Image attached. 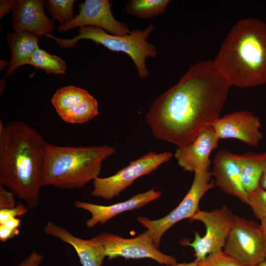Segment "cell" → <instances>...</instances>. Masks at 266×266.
I'll use <instances>...</instances> for the list:
<instances>
[{"label":"cell","instance_id":"cell-1","mask_svg":"<svg viewBox=\"0 0 266 266\" xmlns=\"http://www.w3.org/2000/svg\"><path fill=\"white\" fill-rule=\"evenodd\" d=\"M230 87L213 61L200 62L154 101L146 122L156 139L185 146L221 116Z\"/></svg>","mask_w":266,"mask_h":266},{"label":"cell","instance_id":"cell-2","mask_svg":"<svg viewBox=\"0 0 266 266\" xmlns=\"http://www.w3.org/2000/svg\"><path fill=\"white\" fill-rule=\"evenodd\" d=\"M4 146L0 151V185L24 200L31 209L39 203L42 174L47 143L26 123L6 125Z\"/></svg>","mask_w":266,"mask_h":266},{"label":"cell","instance_id":"cell-3","mask_svg":"<svg viewBox=\"0 0 266 266\" xmlns=\"http://www.w3.org/2000/svg\"><path fill=\"white\" fill-rule=\"evenodd\" d=\"M213 61L231 86L266 84V24L254 18L237 21Z\"/></svg>","mask_w":266,"mask_h":266},{"label":"cell","instance_id":"cell-4","mask_svg":"<svg viewBox=\"0 0 266 266\" xmlns=\"http://www.w3.org/2000/svg\"><path fill=\"white\" fill-rule=\"evenodd\" d=\"M115 152L108 145L61 146L47 143L42 186L81 189L98 177L103 161Z\"/></svg>","mask_w":266,"mask_h":266},{"label":"cell","instance_id":"cell-5","mask_svg":"<svg viewBox=\"0 0 266 266\" xmlns=\"http://www.w3.org/2000/svg\"><path fill=\"white\" fill-rule=\"evenodd\" d=\"M154 28L150 24L142 30L133 31L125 35H115L98 27L85 26L79 28L78 34L72 38H60L51 34L46 37L54 40L61 48H72L79 40L89 39L110 51L125 53L133 62L139 78L144 79L149 76L145 63L146 58H154L157 54L155 46L147 42Z\"/></svg>","mask_w":266,"mask_h":266},{"label":"cell","instance_id":"cell-6","mask_svg":"<svg viewBox=\"0 0 266 266\" xmlns=\"http://www.w3.org/2000/svg\"><path fill=\"white\" fill-rule=\"evenodd\" d=\"M192 185L178 205L165 217L157 220L138 216L137 221L152 238L155 245L159 248L163 234L177 222L187 218L191 219L199 209V204L204 195L215 186L211 181L212 173L209 170H198L194 172Z\"/></svg>","mask_w":266,"mask_h":266},{"label":"cell","instance_id":"cell-7","mask_svg":"<svg viewBox=\"0 0 266 266\" xmlns=\"http://www.w3.org/2000/svg\"><path fill=\"white\" fill-rule=\"evenodd\" d=\"M172 157L170 152H149L130 161L126 167L106 177H96L93 181V197L110 200L117 197L137 178L150 173Z\"/></svg>","mask_w":266,"mask_h":266},{"label":"cell","instance_id":"cell-8","mask_svg":"<svg viewBox=\"0 0 266 266\" xmlns=\"http://www.w3.org/2000/svg\"><path fill=\"white\" fill-rule=\"evenodd\" d=\"M224 248V252L241 266H256L265 260V245L260 225L234 215Z\"/></svg>","mask_w":266,"mask_h":266},{"label":"cell","instance_id":"cell-9","mask_svg":"<svg viewBox=\"0 0 266 266\" xmlns=\"http://www.w3.org/2000/svg\"><path fill=\"white\" fill-rule=\"evenodd\" d=\"M233 215L226 206L211 211L199 209L191 220L202 222L206 232L200 236L195 233L193 242L183 241L184 245L193 248L194 257L198 261L204 259L209 255L221 252L231 230Z\"/></svg>","mask_w":266,"mask_h":266},{"label":"cell","instance_id":"cell-10","mask_svg":"<svg viewBox=\"0 0 266 266\" xmlns=\"http://www.w3.org/2000/svg\"><path fill=\"white\" fill-rule=\"evenodd\" d=\"M96 236L103 245L106 257L109 260L121 257L125 259L149 258L161 265L169 266L177 263L174 257L159 250L147 230L131 238L107 232Z\"/></svg>","mask_w":266,"mask_h":266},{"label":"cell","instance_id":"cell-11","mask_svg":"<svg viewBox=\"0 0 266 266\" xmlns=\"http://www.w3.org/2000/svg\"><path fill=\"white\" fill-rule=\"evenodd\" d=\"M112 5L108 0H85L79 4V14L70 21L60 25V32L77 27L93 26L115 35H125L131 32L126 24L117 21L111 11Z\"/></svg>","mask_w":266,"mask_h":266},{"label":"cell","instance_id":"cell-12","mask_svg":"<svg viewBox=\"0 0 266 266\" xmlns=\"http://www.w3.org/2000/svg\"><path fill=\"white\" fill-rule=\"evenodd\" d=\"M260 118L252 112L242 110L220 116L212 128L220 139L233 138L251 146H257L263 138Z\"/></svg>","mask_w":266,"mask_h":266},{"label":"cell","instance_id":"cell-13","mask_svg":"<svg viewBox=\"0 0 266 266\" xmlns=\"http://www.w3.org/2000/svg\"><path fill=\"white\" fill-rule=\"evenodd\" d=\"M219 140L211 127L202 131L190 143L178 147L174 156L178 165L186 171L209 170L211 163L210 155L218 147Z\"/></svg>","mask_w":266,"mask_h":266},{"label":"cell","instance_id":"cell-14","mask_svg":"<svg viewBox=\"0 0 266 266\" xmlns=\"http://www.w3.org/2000/svg\"><path fill=\"white\" fill-rule=\"evenodd\" d=\"M45 5L43 0H17L12 15L14 32H27L38 37L51 34L54 24L46 15Z\"/></svg>","mask_w":266,"mask_h":266},{"label":"cell","instance_id":"cell-15","mask_svg":"<svg viewBox=\"0 0 266 266\" xmlns=\"http://www.w3.org/2000/svg\"><path fill=\"white\" fill-rule=\"evenodd\" d=\"M162 192L155 189L137 194L128 200L109 205H101L90 202L76 200L74 205L76 208L87 211L91 217L86 222L88 228L98 224L103 225L117 215L129 210L138 209L158 199Z\"/></svg>","mask_w":266,"mask_h":266},{"label":"cell","instance_id":"cell-16","mask_svg":"<svg viewBox=\"0 0 266 266\" xmlns=\"http://www.w3.org/2000/svg\"><path fill=\"white\" fill-rule=\"evenodd\" d=\"M212 164L215 186L248 204V193L243 186L235 154L223 149L216 154Z\"/></svg>","mask_w":266,"mask_h":266},{"label":"cell","instance_id":"cell-17","mask_svg":"<svg viewBox=\"0 0 266 266\" xmlns=\"http://www.w3.org/2000/svg\"><path fill=\"white\" fill-rule=\"evenodd\" d=\"M47 235L71 245L76 251L82 266H101L106 255L103 245L96 236L84 239L75 236L63 227L48 222L44 227Z\"/></svg>","mask_w":266,"mask_h":266},{"label":"cell","instance_id":"cell-18","mask_svg":"<svg viewBox=\"0 0 266 266\" xmlns=\"http://www.w3.org/2000/svg\"><path fill=\"white\" fill-rule=\"evenodd\" d=\"M39 37L27 32H14L6 35L7 44L11 52V57L5 74L11 75L18 67L29 65L31 58L36 50Z\"/></svg>","mask_w":266,"mask_h":266},{"label":"cell","instance_id":"cell-19","mask_svg":"<svg viewBox=\"0 0 266 266\" xmlns=\"http://www.w3.org/2000/svg\"><path fill=\"white\" fill-rule=\"evenodd\" d=\"M235 157L243 186L249 193L260 186L266 166V151L262 153L248 151L242 154H235Z\"/></svg>","mask_w":266,"mask_h":266},{"label":"cell","instance_id":"cell-20","mask_svg":"<svg viewBox=\"0 0 266 266\" xmlns=\"http://www.w3.org/2000/svg\"><path fill=\"white\" fill-rule=\"evenodd\" d=\"M90 95L87 90L70 85L58 89L51 101L59 115L78 104Z\"/></svg>","mask_w":266,"mask_h":266},{"label":"cell","instance_id":"cell-21","mask_svg":"<svg viewBox=\"0 0 266 266\" xmlns=\"http://www.w3.org/2000/svg\"><path fill=\"white\" fill-rule=\"evenodd\" d=\"M99 113L98 102L91 95L78 104L59 115L65 122L82 124L90 121Z\"/></svg>","mask_w":266,"mask_h":266},{"label":"cell","instance_id":"cell-22","mask_svg":"<svg viewBox=\"0 0 266 266\" xmlns=\"http://www.w3.org/2000/svg\"><path fill=\"white\" fill-rule=\"evenodd\" d=\"M168 0H130L126 4L127 12L135 17L149 19L164 14Z\"/></svg>","mask_w":266,"mask_h":266},{"label":"cell","instance_id":"cell-23","mask_svg":"<svg viewBox=\"0 0 266 266\" xmlns=\"http://www.w3.org/2000/svg\"><path fill=\"white\" fill-rule=\"evenodd\" d=\"M29 65L36 69H42L47 73L65 74L66 69V63L62 58L39 47L33 53Z\"/></svg>","mask_w":266,"mask_h":266},{"label":"cell","instance_id":"cell-24","mask_svg":"<svg viewBox=\"0 0 266 266\" xmlns=\"http://www.w3.org/2000/svg\"><path fill=\"white\" fill-rule=\"evenodd\" d=\"M74 0H47L45 1V5L52 16V20H58L60 25H64L74 18Z\"/></svg>","mask_w":266,"mask_h":266},{"label":"cell","instance_id":"cell-25","mask_svg":"<svg viewBox=\"0 0 266 266\" xmlns=\"http://www.w3.org/2000/svg\"><path fill=\"white\" fill-rule=\"evenodd\" d=\"M254 215L261 221L266 219V190L259 186L248 193V203Z\"/></svg>","mask_w":266,"mask_h":266},{"label":"cell","instance_id":"cell-26","mask_svg":"<svg viewBox=\"0 0 266 266\" xmlns=\"http://www.w3.org/2000/svg\"><path fill=\"white\" fill-rule=\"evenodd\" d=\"M198 262L199 266H241L224 251L209 255Z\"/></svg>","mask_w":266,"mask_h":266},{"label":"cell","instance_id":"cell-27","mask_svg":"<svg viewBox=\"0 0 266 266\" xmlns=\"http://www.w3.org/2000/svg\"><path fill=\"white\" fill-rule=\"evenodd\" d=\"M29 208L27 204L25 205L21 202H19L13 208L0 209V225L4 224L11 218H17L26 214Z\"/></svg>","mask_w":266,"mask_h":266},{"label":"cell","instance_id":"cell-28","mask_svg":"<svg viewBox=\"0 0 266 266\" xmlns=\"http://www.w3.org/2000/svg\"><path fill=\"white\" fill-rule=\"evenodd\" d=\"M15 196L12 192L0 185V209L15 207L16 205Z\"/></svg>","mask_w":266,"mask_h":266},{"label":"cell","instance_id":"cell-29","mask_svg":"<svg viewBox=\"0 0 266 266\" xmlns=\"http://www.w3.org/2000/svg\"><path fill=\"white\" fill-rule=\"evenodd\" d=\"M43 259L44 257L41 253L33 251L16 266H40Z\"/></svg>","mask_w":266,"mask_h":266},{"label":"cell","instance_id":"cell-30","mask_svg":"<svg viewBox=\"0 0 266 266\" xmlns=\"http://www.w3.org/2000/svg\"><path fill=\"white\" fill-rule=\"evenodd\" d=\"M20 233L19 229H10L4 225H0V241L6 242L8 240L17 236Z\"/></svg>","mask_w":266,"mask_h":266},{"label":"cell","instance_id":"cell-31","mask_svg":"<svg viewBox=\"0 0 266 266\" xmlns=\"http://www.w3.org/2000/svg\"><path fill=\"white\" fill-rule=\"evenodd\" d=\"M17 2V0H1L0 1V18L13 11Z\"/></svg>","mask_w":266,"mask_h":266},{"label":"cell","instance_id":"cell-32","mask_svg":"<svg viewBox=\"0 0 266 266\" xmlns=\"http://www.w3.org/2000/svg\"><path fill=\"white\" fill-rule=\"evenodd\" d=\"M21 223V220L18 218H11L7 220L4 224L6 227L10 229H18Z\"/></svg>","mask_w":266,"mask_h":266},{"label":"cell","instance_id":"cell-33","mask_svg":"<svg viewBox=\"0 0 266 266\" xmlns=\"http://www.w3.org/2000/svg\"><path fill=\"white\" fill-rule=\"evenodd\" d=\"M6 129L2 121H0V151H1L4 145L6 138Z\"/></svg>","mask_w":266,"mask_h":266},{"label":"cell","instance_id":"cell-34","mask_svg":"<svg viewBox=\"0 0 266 266\" xmlns=\"http://www.w3.org/2000/svg\"><path fill=\"white\" fill-rule=\"evenodd\" d=\"M260 228L262 231V233L263 236L265 249H266V255H265V260H266V219H265L261 221V224L260 225Z\"/></svg>","mask_w":266,"mask_h":266},{"label":"cell","instance_id":"cell-35","mask_svg":"<svg viewBox=\"0 0 266 266\" xmlns=\"http://www.w3.org/2000/svg\"><path fill=\"white\" fill-rule=\"evenodd\" d=\"M260 186L266 190V166L262 174L260 182Z\"/></svg>","mask_w":266,"mask_h":266},{"label":"cell","instance_id":"cell-36","mask_svg":"<svg viewBox=\"0 0 266 266\" xmlns=\"http://www.w3.org/2000/svg\"><path fill=\"white\" fill-rule=\"evenodd\" d=\"M172 266H199L198 262L197 260L190 263H177Z\"/></svg>","mask_w":266,"mask_h":266},{"label":"cell","instance_id":"cell-37","mask_svg":"<svg viewBox=\"0 0 266 266\" xmlns=\"http://www.w3.org/2000/svg\"><path fill=\"white\" fill-rule=\"evenodd\" d=\"M256 266H266V260H265L258 264Z\"/></svg>","mask_w":266,"mask_h":266}]
</instances>
